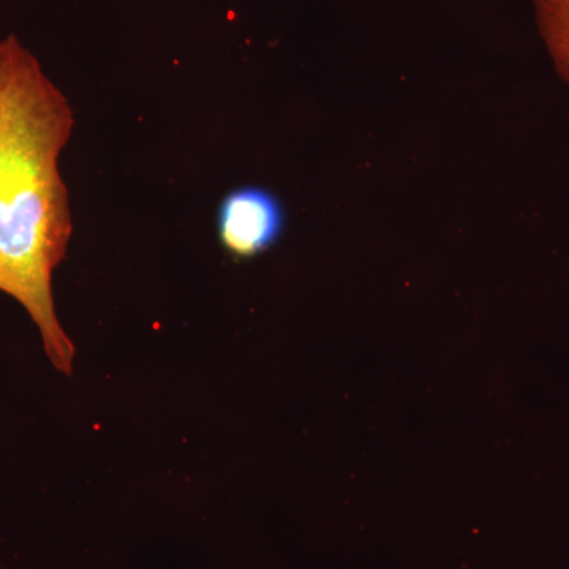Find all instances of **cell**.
<instances>
[{"label":"cell","instance_id":"1","mask_svg":"<svg viewBox=\"0 0 569 569\" xmlns=\"http://www.w3.org/2000/svg\"><path fill=\"white\" fill-rule=\"evenodd\" d=\"M74 114L61 89L13 33L0 40V291L17 299L59 372L77 353L56 316L52 274L73 231L59 157Z\"/></svg>","mask_w":569,"mask_h":569},{"label":"cell","instance_id":"2","mask_svg":"<svg viewBox=\"0 0 569 569\" xmlns=\"http://www.w3.org/2000/svg\"><path fill=\"white\" fill-rule=\"evenodd\" d=\"M287 213L282 201L263 187H241L224 194L217 211V231L234 260L264 253L282 238Z\"/></svg>","mask_w":569,"mask_h":569},{"label":"cell","instance_id":"3","mask_svg":"<svg viewBox=\"0 0 569 569\" xmlns=\"http://www.w3.org/2000/svg\"><path fill=\"white\" fill-rule=\"evenodd\" d=\"M531 6L553 69L569 88V0H531Z\"/></svg>","mask_w":569,"mask_h":569}]
</instances>
